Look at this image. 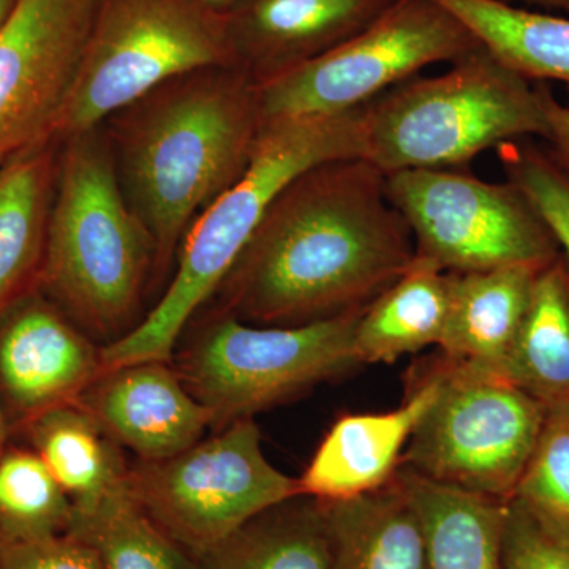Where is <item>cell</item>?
<instances>
[{
  "label": "cell",
  "instance_id": "obj_19",
  "mask_svg": "<svg viewBox=\"0 0 569 569\" xmlns=\"http://www.w3.org/2000/svg\"><path fill=\"white\" fill-rule=\"evenodd\" d=\"M323 505L329 569H427L425 530L399 475L373 492Z\"/></svg>",
  "mask_w": 569,
  "mask_h": 569
},
{
  "label": "cell",
  "instance_id": "obj_36",
  "mask_svg": "<svg viewBox=\"0 0 569 569\" xmlns=\"http://www.w3.org/2000/svg\"><path fill=\"white\" fill-rule=\"evenodd\" d=\"M17 2L18 0H0V28H2L7 18L10 17L11 10L17 6Z\"/></svg>",
  "mask_w": 569,
  "mask_h": 569
},
{
  "label": "cell",
  "instance_id": "obj_10",
  "mask_svg": "<svg viewBox=\"0 0 569 569\" xmlns=\"http://www.w3.org/2000/svg\"><path fill=\"white\" fill-rule=\"evenodd\" d=\"M127 489L194 559L266 509L301 496L298 478L266 458L253 418L238 419L173 458L133 460Z\"/></svg>",
  "mask_w": 569,
  "mask_h": 569
},
{
  "label": "cell",
  "instance_id": "obj_28",
  "mask_svg": "<svg viewBox=\"0 0 569 569\" xmlns=\"http://www.w3.org/2000/svg\"><path fill=\"white\" fill-rule=\"evenodd\" d=\"M511 500L542 533L569 548V402L546 407L537 445Z\"/></svg>",
  "mask_w": 569,
  "mask_h": 569
},
{
  "label": "cell",
  "instance_id": "obj_32",
  "mask_svg": "<svg viewBox=\"0 0 569 569\" xmlns=\"http://www.w3.org/2000/svg\"><path fill=\"white\" fill-rule=\"evenodd\" d=\"M550 153L569 171V107L560 103L546 86H542Z\"/></svg>",
  "mask_w": 569,
  "mask_h": 569
},
{
  "label": "cell",
  "instance_id": "obj_12",
  "mask_svg": "<svg viewBox=\"0 0 569 569\" xmlns=\"http://www.w3.org/2000/svg\"><path fill=\"white\" fill-rule=\"evenodd\" d=\"M100 0H18L0 28V163L58 140Z\"/></svg>",
  "mask_w": 569,
  "mask_h": 569
},
{
  "label": "cell",
  "instance_id": "obj_33",
  "mask_svg": "<svg viewBox=\"0 0 569 569\" xmlns=\"http://www.w3.org/2000/svg\"><path fill=\"white\" fill-rule=\"evenodd\" d=\"M209 9L223 14V17H231L239 9L246 6L249 0H200Z\"/></svg>",
  "mask_w": 569,
  "mask_h": 569
},
{
  "label": "cell",
  "instance_id": "obj_6",
  "mask_svg": "<svg viewBox=\"0 0 569 569\" xmlns=\"http://www.w3.org/2000/svg\"><path fill=\"white\" fill-rule=\"evenodd\" d=\"M362 310L299 326H257L213 312L190 339L182 337L171 362L217 432L361 366L355 331Z\"/></svg>",
  "mask_w": 569,
  "mask_h": 569
},
{
  "label": "cell",
  "instance_id": "obj_30",
  "mask_svg": "<svg viewBox=\"0 0 569 569\" xmlns=\"http://www.w3.org/2000/svg\"><path fill=\"white\" fill-rule=\"evenodd\" d=\"M0 569H104L89 546L69 533L6 541L0 539Z\"/></svg>",
  "mask_w": 569,
  "mask_h": 569
},
{
  "label": "cell",
  "instance_id": "obj_17",
  "mask_svg": "<svg viewBox=\"0 0 569 569\" xmlns=\"http://www.w3.org/2000/svg\"><path fill=\"white\" fill-rule=\"evenodd\" d=\"M542 268L516 264L447 272L448 317L438 343L445 358L507 378L509 356Z\"/></svg>",
  "mask_w": 569,
  "mask_h": 569
},
{
  "label": "cell",
  "instance_id": "obj_4",
  "mask_svg": "<svg viewBox=\"0 0 569 569\" xmlns=\"http://www.w3.org/2000/svg\"><path fill=\"white\" fill-rule=\"evenodd\" d=\"M59 142L39 288L104 347L140 323L156 249L127 203L103 127Z\"/></svg>",
  "mask_w": 569,
  "mask_h": 569
},
{
  "label": "cell",
  "instance_id": "obj_16",
  "mask_svg": "<svg viewBox=\"0 0 569 569\" xmlns=\"http://www.w3.org/2000/svg\"><path fill=\"white\" fill-rule=\"evenodd\" d=\"M395 0H249L228 17L238 66L257 84L325 54Z\"/></svg>",
  "mask_w": 569,
  "mask_h": 569
},
{
  "label": "cell",
  "instance_id": "obj_22",
  "mask_svg": "<svg viewBox=\"0 0 569 569\" xmlns=\"http://www.w3.org/2000/svg\"><path fill=\"white\" fill-rule=\"evenodd\" d=\"M198 569H329L331 533L323 501L288 498L197 557Z\"/></svg>",
  "mask_w": 569,
  "mask_h": 569
},
{
  "label": "cell",
  "instance_id": "obj_24",
  "mask_svg": "<svg viewBox=\"0 0 569 569\" xmlns=\"http://www.w3.org/2000/svg\"><path fill=\"white\" fill-rule=\"evenodd\" d=\"M436 2L516 73L530 81H560L569 88V18L519 9L501 0Z\"/></svg>",
  "mask_w": 569,
  "mask_h": 569
},
{
  "label": "cell",
  "instance_id": "obj_31",
  "mask_svg": "<svg viewBox=\"0 0 569 569\" xmlns=\"http://www.w3.org/2000/svg\"><path fill=\"white\" fill-rule=\"evenodd\" d=\"M507 569H569V548L539 530L515 500H509L505 530Z\"/></svg>",
  "mask_w": 569,
  "mask_h": 569
},
{
  "label": "cell",
  "instance_id": "obj_9",
  "mask_svg": "<svg viewBox=\"0 0 569 569\" xmlns=\"http://www.w3.org/2000/svg\"><path fill=\"white\" fill-rule=\"evenodd\" d=\"M478 48L470 29L436 0H395L332 50L257 84L261 121L359 110L427 67Z\"/></svg>",
  "mask_w": 569,
  "mask_h": 569
},
{
  "label": "cell",
  "instance_id": "obj_21",
  "mask_svg": "<svg viewBox=\"0 0 569 569\" xmlns=\"http://www.w3.org/2000/svg\"><path fill=\"white\" fill-rule=\"evenodd\" d=\"M448 317V276L415 257L407 271L359 316L355 351L359 365H391L438 346Z\"/></svg>",
  "mask_w": 569,
  "mask_h": 569
},
{
  "label": "cell",
  "instance_id": "obj_1",
  "mask_svg": "<svg viewBox=\"0 0 569 569\" xmlns=\"http://www.w3.org/2000/svg\"><path fill=\"white\" fill-rule=\"evenodd\" d=\"M417 257L410 228L365 159L318 164L277 194L220 284L216 312L299 326L359 312Z\"/></svg>",
  "mask_w": 569,
  "mask_h": 569
},
{
  "label": "cell",
  "instance_id": "obj_20",
  "mask_svg": "<svg viewBox=\"0 0 569 569\" xmlns=\"http://www.w3.org/2000/svg\"><path fill=\"white\" fill-rule=\"evenodd\" d=\"M397 475L421 519L427 569H507L509 500L438 485L403 467Z\"/></svg>",
  "mask_w": 569,
  "mask_h": 569
},
{
  "label": "cell",
  "instance_id": "obj_14",
  "mask_svg": "<svg viewBox=\"0 0 569 569\" xmlns=\"http://www.w3.org/2000/svg\"><path fill=\"white\" fill-rule=\"evenodd\" d=\"M74 406L140 460L173 458L211 429V415L190 395L173 362H134L104 370Z\"/></svg>",
  "mask_w": 569,
  "mask_h": 569
},
{
  "label": "cell",
  "instance_id": "obj_23",
  "mask_svg": "<svg viewBox=\"0 0 569 569\" xmlns=\"http://www.w3.org/2000/svg\"><path fill=\"white\" fill-rule=\"evenodd\" d=\"M28 441L73 507H84L127 482L130 462L100 426L80 407L52 408L22 426Z\"/></svg>",
  "mask_w": 569,
  "mask_h": 569
},
{
  "label": "cell",
  "instance_id": "obj_2",
  "mask_svg": "<svg viewBox=\"0 0 569 569\" xmlns=\"http://www.w3.org/2000/svg\"><path fill=\"white\" fill-rule=\"evenodd\" d=\"M102 127L127 203L151 236L159 280L198 216L252 160L263 129L257 82L241 67L189 71Z\"/></svg>",
  "mask_w": 569,
  "mask_h": 569
},
{
  "label": "cell",
  "instance_id": "obj_15",
  "mask_svg": "<svg viewBox=\"0 0 569 569\" xmlns=\"http://www.w3.org/2000/svg\"><path fill=\"white\" fill-rule=\"evenodd\" d=\"M440 388L437 362L411 381L402 406L383 413L343 415L326 432L298 478L299 493L321 501L348 500L385 488Z\"/></svg>",
  "mask_w": 569,
  "mask_h": 569
},
{
  "label": "cell",
  "instance_id": "obj_27",
  "mask_svg": "<svg viewBox=\"0 0 569 569\" xmlns=\"http://www.w3.org/2000/svg\"><path fill=\"white\" fill-rule=\"evenodd\" d=\"M70 497L29 447H10L0 458V539L29 541L67 533Z\"/></svg>",
  "mask_w": 569,
  "mask_h": 569
},
{
  "label": "cell",
  "instance_id": "obj_26",
  "mask_svg": "<svg viewBox=\"0 0 569 569\" xmlns=\"http://www.w3.org/2000/svg\"><path fill=\"white\" fill-rule=\"evenodd\" d=\"M67 533L99 557L104 569H198L197 559L137 503L127 482L84 507H73Z\"/></svg>",
  "mask_w": 569,
  "mask_h": 569
},
{
  "label": "cell",
  "instance_id": "obj_35",
  "mask_svg": "<svg viewBox=\"0 0 569 569\" xmlns=\"http://www.w3.org/2000/svg\"><path fill=\"white\" fill-rule=\"evenodd\" d=\"M13 436L9 419L3 413L2 407H0V458H2L6 449L10 447V438Z\"/></svg>",
  "mask_w": 569,
  "mask_h": 569
},
{
  "label": "cell",
  "instance_id": "obj_8",
  "mask_svg": "<svg viewBox=\"0 0 569 569\" xmlns=\"http://www.w3.org/2000/svg\"><path fill=\"white\" fill-rule=\"evenodd\" d=\"M440 388L400 467L478 496L511 500L541 432L546 406L507 378L437 361Z\"/></svg>",
  "mask_w": 569,
  "mask_h": 569
},
{
  "label": "cell",
  "instance_id": "obj_18",
  "mask_svg": "<svg viewBox=\"0 0 569 569\" xmlns=\"http://www.w3.org/2000/svg\"><path fill=\"white\" fill-rule=\"evenodd\" d=\"M59 144L47 142L0 163V310L39 288Z\"/></svg>",
  "mask_w": 569,
  "mask_h": 569
},
{
  "label": "cell",
  "instance_id": "obj_3",
  "mask_svg": "<svg viewBox=\"0 0 569 569\" xmlns=\"http://www.w3.org/2000/svg\"><path fill=\"white\" fill-rule=\"evenodd\" d=\"M362 108L263 123L244 174L183 236L173 279L160 301L133 331L102 347V370L173 361L190 321L219 291L277 194L318 164L362 159Z\"/></svg>",
  "mask_w": 569,
  "mask_h": 569
},
{
  "label": "cell",
  "instance_id": "obj_25",
  "mask_svg": "<svg viewBox=\"0 0 569 569\" xmlns=\"http://www.w3.org/2000/svg\"><path fill=\"white\" fill-rule=\"evenodd\" d=\"M505 377L546 407L569 402V264L563 253L538 272Z\"/></svg>",
  "mask_w": 569,
  "mask_h": 569
},
{
  "label": "cell",
  "instance_id": "obj_13",
  "mask_svg": "<svg viewBox=\"0 0 569 569\" xmlns=\"http://www.w3.org/2000/svg\"><path fill=\"white\" fill-rule=\"evenodd\" d=\"M102 373V346L40 288L0 310V407L11 432L70 406Z\"/></svg>",
  "mask_w": 569,
  "mask_h": 569
},
{
  "label": "cell",
  "instance_id": "obj_11",
  "mask_svg": "<svg viewBox=\"0 0 569 569\" xmlns=\"http://www.w3.org/2000/svg\"><path fill=\"white\" fill-rule=\"evenodd\" d=\"M385 176L417 257L445 272L546 266L561 253L548 223L512 182L482 181L458 168Z\"/></svg>",
  "mask_w": 569,
  "mask_h": 569
},
{
  "label": "cell",
  "instance_id": "obj_29",
  "mask_svg": "<svg viewBox=\"0 0 569 569\" xmlns=\"http://www.w3.org/2000/svg\"><path fill=\"white\" fill-rule=\"evenodd\" d=\"M497 151L508 181L537 208L569 264V171L529 138L503 142Z\"/></svg>",
  "mask_w": 569,
  "mask_h": 569
},
{
  "label": "cell",
  "instance_id": "obj_7",
  "mask_svg": "<svg viewBox=\"0 0 569 569\" xmlns=\"http://www.w3.org/2000/svg\"><path fill=\"white\" fill-rule=\"evenodd\" d=\"M209 67H239L228 17L200 0H100L58 141Z\"/></svg>",
  "mask_w": 569,
  "mask_h": 569
},
{
  "label": "cell",
  "instance_id": "obj_5",
  "mask_svg": "<svg viewBox=\"0 0 569 569\" xmlns=\"http://www.w3.org/2000/svg\"><path fill=\"white\" fill-rule=\"evenodd\" d=\"M362 159L383 174L458 168L503 142L548 137L542 86L486 48L413 77L362 108Z\"/></svg>",
  "mask_w": 569,
  "mask_h": 569
},
{
  "label": "cell",
  "instance_id": "obj_34",
  "mask_svg": "<svg viewBox=\"0 0 569 569\" xmlns=\"http://www.w3.org/2000/svg\"><path fill=\"white\" fill-rule=\"evenodd\" d=\"M501 2H526L531 6L545 7V9L561 10L569 13V0H501Z\"/></svg>",
  "mask_w": 569,
  "mask_h": 569
}]
</instances>
